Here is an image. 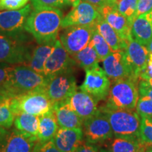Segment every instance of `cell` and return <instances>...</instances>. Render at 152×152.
<instances>
[{
    "label": "cell",
    "mask_w": 152,
    "mask_h": 152,
    "mask_svg": "<svg viewBox=\"0 0 152 152\" xmlns=\"http://www.w3.org/2000/svg\"><path fill=\"white\" fill-rule=\"evenodd\" d=\"M140 137L147 147L152 146V121L149 117H142Z\"/></svg>",
    "instance_id": "obj_31"
},
{
    "label": "cell",
    "mask_w": 152,
    "mask_h": 152,
    "mask_svg": "<svg viewBox=\"0 0 152 152\" xmlns=\"http://www.w3.org/2000/svg\"><path fill=\"white\" fill-rule=\"evenodd\" d=\"M66 1L68 6H71L73 8L80 4L81 0H66Z\"/></svg>",
    "instance_id": "obj_42"
},
{
    "label": "cell",
    "mask_w": 152,
    "mask_h": 152,
    "mask_svg": "<svg viewBox=\"0 0 152 152\" xmlns=\"http://www.w3.org/2000/svg\"><path fill=\"white\" fill-rule=\"evenodd\" d=\"M121 1V0H114V2H115V4H118L119 2H120V1Z\"/></svg>",
    "instance_id": "obj_49"
},
{
    "label": "cell",
    "mask_w": 152,
    "mask_h": 152,
    "mask_svg": "<svg viewBox=\"0 0 152 152\" xmlns=\"http://www.w3.org/2000/svg\"><path fill=\"white\" fill-rule=\"evenodd\" d=\"M147 81H148V83H149V85L152 87V78H150L149 80H147Z\"/></svg>",
    "instance_id": "obj_48"
},
{
    "label": "cell",
    "mask_w": 152,
    "mask_h": 152,
    "mask_svg": "<svg viewBox=\"0 0 152 152\" xmlns=\"http://www.w3.org/2000/svg\"><path fill=\"white\" fill-rule=\"evenodd\" d=\"M138 90L140 96H147L152 99V87L148 81L140 79L138 83Z\"/></svg>",
    "instance_id": "obj_37"
},
{
    "label": "cell",
    "mask_w": 152,
    "mask_h": 152,
    "mask_svg": "<svg viewBox=\"0 0 152 152\" xmlns=\"http://www.w3.org/2000/svg\"><path fill=\"white\" fill-rule=\"evenodd\" d=\"M136 111L141 117L152 116V99L147 96H139Z\"/></svg>",
    "instance_id": "obj_33"
},
{
    "label": "cell",
    "mask_w": 152,
    "mask_h": 152,
    "mask_svg": "<svg viewBox=\"0 0 152 152\" xmlns=\"http://www.w3.org/2000/svg\"><path fill=\"white\" fill-rule=\"evenodd\" d=\"M150 78H152V53H149L147 67L140 74V79L145 80H148Z\"/></svg>",
    "instance_id": "obj_39"
},
{
    "label": "cell",
    "mask_w": 152,
    "mask_h": 152,
    "mask_svg": "<svg viewBox=\"0 0 152 152\" xmlns=\"http://www.w3.org/2000/svg\"><path fill=\"white\" fill-rule=\"evenodd\" d=\"M4 130H5L4 128H3V127L0 126V134H1V133L4 132Z\"/></svg>",
    "instance_id": "obj_47"
},
{
    "label": "cell",
    "mask_w": 152,
    "mask_h": 152,
    "mask_svg": "<svg viewBox=\"0 0 152 152\" xmlns=\"http://www.w3.org/2000/svg\"><path fill=\"white\" fill-rule=\"evenodd\" d=\"M145 152H152V146H149L147 148Z\"/></svg>",
    "instance_id": "obj_45"
},
{
    "label": "cell",
    "mask_w": 152,
    "mask_h": 152,
    "mask_svg": "<svg viewBox=\"0 0 152 152\" xmlns=\"http://www.w3.org/2000/svg\"><path fill=\"white\" fill-rule=\"evenodd\" d=\"M83 1H85V2L90 3V4H92L94 6V7H96L99 11L102 7H105L106 5L115 4L114 0H83Z\"/></svg>",
    "instance_id": "obj_41"
},
{
    "label": "cell",
    "mask_w": 152,
    "mask_h": 152,
    "mask_svg": "<svg viewBox=\"0 0 152 152\" xmlns=\"http://www.w3.org/2000/svg\"><path fill=\"white\" fill-rule=\"evenodd\" d=\"M83 128H59L53 141L56 147L62 152H74L83 142Z\"/></svg>",
    "instance_id": "obj_19"
},
{
    "label": "cell",
    "mask_w": 152,
    "mask_h": 152,
    "mask_svg": "<svg viewBox=\"0 0 152 152\" xmlns=\"http://www.w3.org/2000/svg\"><path fill=\"white\" fill-rule=\"evenodd\" d=\"M54 104L45 90L20 94L10 100V108L14 115L26 113L40 116L52 111Z\"/></svg>",
    "instance_id": "obj_5"
},
{
    "label": "cell",
    "mask_w": 152,
    "mask_h": 152,
    "mask_svg": "<svg viewBox=\"0 0 152 152\" xmlns=\"http://www.w3.org/2000/svg\"><path fill=\"white\" fill-rule=\"evenodd\" d=\"M48 77L27 65L12 66L8 93L11 98L39 90H45Z\"/></svg>",
    "instance_id": "obj_2"
},
{
    "label": "cell",
    "mask_w": 152,
    "mask_h": 152,
    "mask_svg": "<svg viewBox=\"0 0 152 152\" xmlns=\"http://www.w3.org/2000/svg\"><path fill=\"white\" fill-rule=\"evenodd\" d=\"M95 28L106 42L109 44L113 52L125 50L126 49V42L120 37L116 31L104 20L102 15L95 23Z\"/></svg>",
    "instance_id": "obj_23"
},
{
    "label": "cell",
    "mask_w": 152,
    "mask_h": 152,
    "mask_svg": "<svg viewBox=\"0 0 152 152\" xmlns=\"http://www.w3.org/2000/svg\"><path fill=\"white\" fill-rule=\"evenodd\" d=\"M63 18V12L58 8H34L28 17L25 30L39 45L56 41Z\"/></svg>",
    "instance_id": "obj_1"
},
{
    "label": "cell",
    "mask_w": 152,
    "mask_h": 152,
    "mask_svg": "<svg viewBox=\"0 0 152 152\" xmlns=\"http://www.w3.org/2000/svg\"><path fill=\"white\" fill-rule=\"evenodd\" d=\"M104 71L111 83L124 79L139 81L133 75L125 50L113 52L102 61Z\"/></svg>",
    "instance_id": "obj_13"
},
{
    "label": "cell",
    "mask_w": 152,
    "mask_h": 152,
    "mask_svg": "<svg viewBox=\"0 0 152 152\" xmlns=\"http://www.w3.org/2000/svg\"><path fill=\"white\" fill-rule=\"evenodd\" d=\"M11 99L0 102V126L6 129H10L14 123L15 115L10 108Z\"/></svg>",
    "instance_id": "obj_29"
},
{
    "label": "cell",
    "mask_w": 152,
    "mask_h": 152,
    "mask_svg": "<svg viewBox=\"0 0 152 152\" xmlns=\"http://www.w3.org/2000/svg\"><path fill=\"white\" fill-rule=\"evenodd\" d=\"M111 85V82L106 72L98 64L85 70V77L80 90L88 93L100 102L107 99Z\"/></svg>",
    "instance_id": "obj_11"
},
{
    "label": "cell",
    "mask_w": 152,
    "mask_h": 152,
    "mask_svg": "<svg viewBox=\"0 0 152 152\" xmlns=\"http://www.w3.org/2000/svg\"><path fill=\"white\" fill-rule=\"evenodd\" d=\"M99 110L107 117L114 136L140 137L142 117L137 111L112 109L105 105Z\"/></svg>",
    "instance_id": "obj_3"
},
{
    "label": "cell",
    "mask_w": 152,
    "mask_h": 152,
    "mask_svg": "<svg viewBox=\"0 0 152 152\" xmlns=\"http://www.w3.org/2000/svg\"><path fill=\"white\" fill-rule=\"evenodd\" d=\"M68 102L83 121L94 116L99 111V108L97 106L98 101L82 90L76 91L68 99Z\"/></svg>",
    "instance_id": "obj_18"
},
{
    "label": "cell",
    "mask_w": 152,
    "mask_h": 152,
    "mask_svg": "<svg viewBox=\"0 0 152 152\" xmlns=\"http://www.w3.org/2000/svg\"><path fill=\"white\" fill-rule=\"evenodd\" d=\"M72 57L75 61L77 65L85 71L98 65L100 61L92 40L84 49Z\"/></svg>",
    "instance_id": "obj_27"
},
{
    "label": "cell",
    "mask_w": 152,
    "mask_h": 152,
    "mask_svg": "<svg viewBox=\"0 0 152 152\" xmlns=\"http://www.w3.org/2000/svg\"><path fill=\"white\" fill-rule=\"evenodd\" d=\"M53 109L59 128H83V120L72 109L68 99L55 103Z\"/></svg>",
    "instance_id": "obj_20"
},
{
    "label": "cell",
    "mask_w": 152,
    "mask_h": 152,
    "mask_svg": "<svg viewBox=\"0 0 152 152\" xmlns=\"http://www.w3.org/2000/svg\"><path fill=\"white\" fill-rule=\"evenodd\" d=\"M147 147L141 137L113 136L109 140L108 150L111 152H145Z\"/></svg>",
    "instance_id": "obj_22"
},
{
    "label": "cell",
    "mask_w": 152,
    "mask_h": 152,
    "mask_svg": "<svg viewBox=\"0 0 152 152\" xmlns=\"http://www.w3.org/2000/svg\"><path fill=\"white\" fill-rule=\"evenodd\" d=\"M56 42L39 45L33 50L31 56L27 66H29L37 73L43 74L44 68L47 60L54 50Z\"/></svg>",
    "instance_id": "obj_24"
},
{
    "label": "cell",
    "mask_w": 152,
    "mask_h": 152,
    "mask_svg": "<svg viewBox=\"0 0 152 152\" xmlns=\"http://www.w3.org/2000/svg\"><path fill=\"white\" fill-rule=\"evenodd\" d=\"M77 90L73 70L48 77L45 92L54 104L67 100Z\"/></svg>",
    "instance_id": "obj_7"
},
{
    "label": "cell",
    "mask_w": 152,
    "mask_h": 152,
    "mask_svg": "<svg viewBox=\"0 0 152 152\" xmlns=\"http://www.w3.org/2000/svg\"><path fill=\"white\" fill-rule=\"evenodd\" d=\"M147 48L149 53H152V39H151V41H150L147 44Z\"/></svg>",
    "instance_id": "obj_44"
},
{
    "label": "cell",
    "mask_w": 152,
    "mask_h": 152,
    "mask_svg": "<svg viewBox=\"0 0 152 152\" xmlns=\"http://www.w3.org/2000/svg\"><path fill=\"white\" fill-rule=\"evenodd\" d=\"M125 53L133 75L136 79L140 80V74L147 67L149 51L145 45H142L131 37L127 42Z\"/></svg>",
    "instance_id": "obj_16"
},
{
    "label": "cell",
    "mask_w": 152,
    "mask_h": 152,
    "mask_svg": "<svg viewBox=\"0 0 152 152\" xmlns=\"http://www.w3.org/2000/svg\"><path fill=\"white\" fill-rule=\"evenodd\" d=\"M137 3L138 0H121L116 5L119 12L126 17L131 24L136 18Z\"/></svg>",
    "instance_id": "obj_30"
},
{
    "label": "cell",
    "mask_w": 152,
    "mask_h": 152,
    "mask_svg": "<svg viewBox=\"0 0 152 152\" xmlns=\"http://www.w3.org/2000/svg\"><path fill=\"white\" fill-rule=\"evenodd\" d=\"M99 147L95 144L83 142L74 152H99Z\"/></svg>",
    "instance_id": "obj_40"
},
{
    "label": "cell",
    "mask_w": 152,
    "mask_h": 152,
    "mask_svg": "<svg viewBox=\"0 0 152 152\" xmlns=\"http://www.w3.org/2000/svg\"><path fill=\"white\" fill-rule=\"evenodd\" d=\"M33 152H62L58 149L52 140L42 142L38 140L35 145Z\"/></svg>",
    "instance_id": "obj_36"
},
{
    "label": "cell",
    "mask_w": 152,
    "mask_h": 152,
    "mask_svg": "<svg viewBox=\"0 0 152 152\" xmlns=\"http://www.w3.org/2000/svg\"><path fill=\"white\" fill-rule=\"evenodd\" d=\"M38 137L15 128L6 129L0 134V152H33Z\"/></svg>",
    "instance_id": "obj_12"
},
{
    "label": "cell",
    "mask_w": 152,
    "mask_h": 152,
    "mask_svg": "<svg viewBox=\"0 0 152 152\" xmlns=\"http://www.w3.org/2000/svg\"><path fill=\"white\" fill-rule=\"evenodd\" d=\"M30 0H0V11L18 10L28 4Z\"/></svg>",
    "instance_id": "obj_34"
},
{
    "label": "cell",
    "mask_w": 152,
    "mask_h": 152,
    "mask_svg": "<svg viewBox=\"0 0 152 152\" xmlns=\"http://www.w3.org/2000/svg\"><path fill=\"white\" fill-rule=\"evenodd\" d=\"M39 120L38 140L45 142L52 140L59 128L54 109L45 113V115L39 116Z\"/></svg>",
    "instance_id": "obj_25"
},
{
    "label": "cell",
    "mask_w": 152,
    "mask_h": 152,
    "mask_svg": "<svg viewBox=\"0 0 152 152\" xmlns=\"http://www.w3.org/2000/svg\"><path fill=\"white\" fill-rule=\"evenodd\" d=\"M139 81L124 79L111 83L106 106L112 109L134 110L140 96Z\"/></svg>",
    "instance_id": "obj_4"
},
{
    "label": "cell",
    "mask_w": 152,
    "mask_h": 152,
    "mask_svg": "<svg viewBox=\"0 0 152 152\" xmlns=\"http://www.w3.org/2000/svg\"><path fill=\"white\" fill-rule=\"evenodd\" d=\"M85 142L97 145L109 141L114 134L107 117L100 111L94 116L83 121Z\"/></svg>",
    "instance_id": "obj_10"
},
{
    "label": "cell",
    "mask_w": 152,
    "mask_h": 152,
    "mask_svg": "<svg viewBox=\"0 0 152 152\" xmlns=\"http://www.w3.org/2000/svg\"><path fill=\"white\" fill-rule=\"evenodd\" d=\"M32 7L27 4L18 10L0 11V33L16 38H27L24 34L26 20Z\"/></svg>",
    "instance_id": "obj_9"
},
{
    "label": "cell",
    "mask_w": 152,
    "mask_h": 152,
    "mask_svg": "<svg viewBox=\"0 0 152 152\" xmlns=\"http://www.w3.org/2000/svg\"><path fill=\"white\" fill-rule=\"evenodd\" d=\"M96 50V54L98 55L99 59L100 61H103L108 56L113 52L109 44L104 39V37L99 33L96 28L93 33L92 39H91Z\"/></svg>",
    "instance_id": "obj_28"
},
{
    "label": "cell",
    "mask_w": 152,
    "mask_h": 152,
    "mask_svg": "<svg viewBox=\"0 0 152 152\" xmlns=\"http://www.w3.org/2000/svg\"><path fill=\"white\" fill-rule=\"evenodd\" d=\"M151 118V121H152V116H151V118Z\"/></svg>",
    "instance_id": "obj_50"
},
{
    "label": "cell",
    "mask_w": 152,
    "mask_h": 152,
    "mask_svg": "<svg viewBox=\"0 0 152 152\" xmlns=\"http://www.w3.org/2000/svg\"><path fill=\"white\" fill-rule=\"evenodd\" d=\"M11 99V98L9 97V96H7V94H5L4 93H3L2 92H1V91H0V102H1V101H4V100H6V99Z\"/></svg>",
    "instance_id": "obj_43"
},
{
    "label": "cell",
    "mask_w": 152,
    "mask_h": 152,
    "mask_svg": "<svg viewBox=\"0 0 152 152\" xmlns=\"http://www.w3.org/2000/svg\"><path fill=\"white\" fill-rule=\"evenodd\" d=\"M99 11L104 20L116 31L123 40L127 42L132 37L131 34L132 24L126 17L119 12L116 4H111L106 5Z\"/></svg>",
    "instance_id": "obj_17"
},
{
    "label": "cell",
    "mask_w": 152,
    "mask_h": 152,
    "mask_svg": "<svg viewBox=\"0 0 152 152\" xmlns=\"http://www.w3.org/2000/svg\"><path fill=\"white\" fill-rule=\"evenodd\" d=\"M152 9V0H138L136 18L140 15L145 14Z\"/></svg>",
    "instance_id": "obj_38"
},
{
    "label": "cell",
    "mask_w": 152,
    "mask_h": 152,
    "mask_svg": "<svg viewBox=\"0 0 152 152\" xmlns=\"http://www.w3.org/2000/svg\"><path fill=\"white\" fill-rule=\"evenodd\" d=\"M39 123V116L26 113H20L15 115L14 125L19 131L37 137Z\"/></svg>",
    "instance_id": "obj_26"
},
{
    "label": "cell",
    "mask_w": 152,
    "mask_h": 152,
    "mask_svg": "<svg viewBox=\"0 0 152 152\" xmlns=\"http://www.w3.org/2000/svg\"><path fill=\"white\" fill-rule=\"evenodd\" d=\"M101 16L96 7L90 3L82 1L77 7H73L68 14L62 19L61 28L73 26H88L95 25Z\"/></svg>",
    "instance_id": "obj_15"
},
{
    "label": "cell",
    "mask_w": 152,
    "mask_h": 152,
    "mask_svg": "<svg viewBox=\"0 0 152 152\" xmlns=\"http://www.w3.org/2000/svg\"><path fill=\"white\" fill-rule=\"evenodd\" d=\"M76 66L77 65L75 61L63 47L59 39H57L54 50L45 65L43 75L47 77H52L57 74L74 70Z\"/></svg>",
    "instance_id": "obj_14"
},
{
    "label": "cell",
    "mask_w": 152,
    "mask_h": 152,
    "mask_svg": "<svg viewBox=\"0 0 152 152\" xmlns=\"http://www.w3.org/2000/svg\"><path fill=\"white\" fill-rule=\"evenodd\" d=\"M27 38H16L0 33V63L28 64L32 54Z\"/></svg>",
    "instance_id": "obj_6"
},
{
    "label": "cell",
    "mask_w": 152,
    "mask_h": 152,
    "mask_svg": "<svg viewBox=\"0 0 152 152\" xmlns=\"http://www.w3.org/2000/svg\"><path fill=\"white\" fill-rule=\"evenodd\" d=\"M33 8L38 7H54V8H64L66 7V0H31Z\"/></svg>",
    "instance_id": "obj_35"
},
{
    "label": "cell",
    "mask_w": 152,
    "mask_h": 152,
    "mask_svg": "<svg viewBox=\"0 0 152 152\" xmlns=\"http://www.w3.org/2000/svg\"><path fill=\"white\" fill-rule=\"evenodd\" d=\"M94 30L95 25L70 26L64 28L59 40L70 55L73 56L90 43Z\"/></svg>",
    "instance_id": "obj_8"
},
{
    "label": "cell",
    "mask_w": 152,
    "mask_h": 152,
    "mask_svg": "<svg viewBox=\"0 0 152 152\" xmlns=\"http://www.w3.org/2000/svg\"><path fill=\"white\" fill-rule=\"evenodd\" d=\"M99 152H111L108 149H99Z\"/></svg>",
    "instance_id": "obj_46"
},
{
    "label": "cell",
    "mask_w": 152,
    "mask_h": 152,
    "mask_svg": "<svg viewBox=\"0 0 152 152\" xmlns=\"http://www.w3.org/2000/svg\"><path fill=\"white\" fill-rule=\"evenodd\" d=\"M131 34L138 42L147 46L152 39V9L134 19Z\"/></svg>",
    "instance_id": "obj_21"
},
{
    "label": "cell",
    "mask_w": 152,
    "mask_h": 152,
    "mask_svg": "<svg viewBox=\"0 0 152 152\" xmlns=\"http://www.w3.org/2000/svg\"><path fill=\"white\" fill-rule=\"evenodd\" d=\"M11 68H12V66L10 64H4V63L0 64V91L4 93L10 98L11 96L9 95L8 90Z\"/></svg>",
    "instance_id": "obj_32"
}]
</instances>
